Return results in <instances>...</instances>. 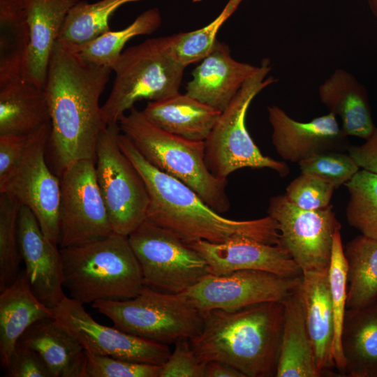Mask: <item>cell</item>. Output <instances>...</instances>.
<instances>
[{
    "label": "cell",
    "mask_w": 377,
    "mask_h": 377,
    "mask_svg": "<svg viewBox=\"0 0 377 377\" xmlns=\"http://www.w3.org/2000/svg\"><path fill=\"white\" fill-rule=\"evenodd\" d=\"M267 212L278 223L279 245L288 251L302 274L329 270L334 235L341 228L331 205L304 209L284 193L270 198Z\"/></svg>",
    "instance_id": "12"
},
{
    "label": "cell",
    "mask_w": 377,
    "mask_h": 377,
    "mask_svg": "<svg viewBox=\"0 0 377 377\" xmlns=\"http://www.w3.org/2000/svg\"><path fill=\"white\" fill-rule=\"evenodd\" d=\"M154 124L186 140L205 142L221 112L179 92L165 98L149 101L142 110Z\"/></svg>",
    "instance_id": "24"
},
{
    "label": "cell",
    "mask_w": 377,
    "mask_h": 377,
    "mask_svg": "<svg viewBox=\"0 0 377 377\" xmlns=\"http://www.w3.org/2000/svg\"><path fill=\"white\" fill-rule=\"evenodd\" d=\"M29 45L22 78L43 88L52 50L72 7L79 0H24Z\"/></svg>",
    "instance_id": "20"
},
{
    "label": "cell",
    "mask_w": 377,
    "mask_h": 377,
    "mask_svg": "<svg viewBox=\"0 0 377 377\" xmlns=\"http://www.w3.org/2000/svg\"><path fill=\"white\" fill-rule=\"evenodd\" d=\"M22 205L12 195L0 193V291L9 286L20 272L17 221Z\"/></svg>",
    "instance_id": "35"
},
{
    "label": "cell",
    "mask_w": 377,
    "mask_h": 377,
    "mask_svg": "<svg viewBox=\"0 0 377 377\" xmlns=\"http://www.w3.org/2000/svg\"><path fill=\"white\" fill-rule=\"evenodd\" d=\"M84 353V377H160L161 365Z\"/></svg>",
    "instance_id": "38"
},
{
    "label": "cell",
    "mask_w": 377,
    "mask_h": 377,
    "mask_svg": "<svg viewBox=\"0 0 377 377\" xmlns=\"http://www.w3.org/2000/svg\"><path fill=\"white\" fill-rule=\"evenodd\" d=\"M192 72L186 94L223 112L258 66L235 60L227 44L216 40Z\"/></svg>",
    "instance_id": "19"
},
{
    "label": "cell",
    "mask_w": 377,
    "mask_h": 377,
    "mask_svg": "<svg viewBox=\"0 0 377 377\" xmlns=\"http://www.w3.org/2000/svg\"><path fill=\"white\" fill-rule=\"evenodd\" d=\"M59 177L60 249L85 245L114 233L97 182L95 161H75Z\"/></svg>",
    "instance_id": "11"
},
{
    "label": "cell",
    "mask_w": 377,
    "mask_h": 377,
    "mask_svg": "<svg viewBox=\"0 0 377 377\" xmlns=\"http://www.w3.org/2000/svg\"><path fill=\"white\" fill-rule=\"evenodd\" d=\"M60 253L63 287L83 305L131 299L144 286L128 236L114 232L95 242L60 249Z\"/></svg>",
    "instance_id": "4"
},
{
    "label": "cell",
    "mask_w": 377,
    "mask_h": 377,
    "mask_svg": "<svg viewBox=\"0 0 377 377\" xmlns=\"http://www.w3.org/2000/svg\"><path fill=\"white\" fill-rule=\"evenodd\" d=\"M18 341L41 356L52 377H84V350L54 317L35 322Z\"/></svg>",
    "instance_id": "25"
},
{
    "label": "cell",
    "mask_w": 377,
    "mask_h": 377,
    "mask_svg": "<svg viewBox=\"0 0 377 377\" xmlns=\"http://www.w3.org/2000/svg\"><path fill=\"white\" fill-rule=\"evenodd\" d=\"M272 142L284 160L299 163L327 151H345L350 145L332 112L301 122L276 105L267 107Z\"/></svg>",
    "instance_id": "16"
},
{
    "label": "cell",
    "mask_w": 377,
    "mask_h": 377,
    "mask_svg": "<svg viewBox=\"0 0 377 377\" xmlns=\"http://www.w3.org/2000/svg\"><path fill=\"white\" fill-rule=\"evenodd\" d=\"M283 326L276 377H320L299 289L283 301Z\"/></svg>",
    "instance_id": "28"
},
{
    "label": "cell",
    "mask_w": 377,
    "mask_h": 377,
    "mask_svg": "<svg viewBox=\"0 0 377 377\" xmlns=\"http://www.w3.org/2000/svg\"><path fill=\"white\" fill-rule=\"evenodd\" d=\"M360 146H350L348 154L362 170L377 175V128Z\"/></svg>",
    "instance_id": "43"
},
{
    "label": "cell",
    "mask_w": 377,
    "mask_h": 377,
    "mask_svg": "<svg viewBox=\"0 0 377 377\" xmlns=\"http://www.w3.org/2000/svg\"><path fill=\"white\" fill-rule=\"evenodd\" d=\"M36 131L27 134L0 135V179L6 177L20 160Z\"/></svg>",
    "instance_id": "42"
},
{
    "label": "cell",
    "mask_w": 377,
    "mask_h": 377,
    "mask_svg": "<svg viewBox=\"0 0 377 377\" xmlns=\"http://www.w3.org/2000/svg\"><path fill=\"white\" fill-rule=\"evenodd\" d=\"M17 237L31 291L43 304L54 309L66 297L59 246L44 235L35 215L25 205L19 212Z\"/></svg>",
    "instance_id": "18"
},
{
    "label": "cell",
    "mask_w": 377,
    "mask_h": 377,
    "mask_svg": "<svg viewBox=\"0 0 377 377\" xmlns=\"http://www.w3.org/2000/svg\"><path fill=\"white\" fill-rule=\"evenodd\" d=\"M161 23L159 9L151 8L141 13L123 29L110 30L83 45L71 47L83 61L105 66L112 70L128 41L138 36L153 34Z\"/></svg>",
    "instance_id": "31"
},
{
    "label": "cell",
    "mask_w": 377,
    "mask_h": 377,
    "mask_svg": "<svg viewBox=\"0 0 377 377\" xmlns=\"http://www.w3.org/2000/svg\"><path fill=\"white\" fill-rule=\"evenodd\" d=\"M91 305L115 327L168 346L195 337L204 323L203 312L184 293H168L145 285L135 297L98 300Z\"/></svg>",
    "instance_id": "7"
},
{
    "label": "cell",
    "mask_w": 377,
    "mask_h": 377,
    "mask_svg": "<svg viewBox=\"0 0 377 377\" xmlns=\"http://www.w3.org/2000/svg\"><path fill=\"white\" fill-rule=\"evenodd\" d=\"M119 145L142 176L149 193L147 220L170 230L184 242H224L238 235L278 245L279 230L269 216L238 221L226 218L188 186L150 164L121 132Z\"/></svg>",
    "instance_id": "2"
},
{
    "label": "cell",
    "mask_w": 377,
    "mask_h": 377,
    "mask_svg": "<svg viewBox=\"0 0 377 377\" xmlns=\"http://www.w3.org/2000/svg\"><path fill=\"white\" fill-rule=\"evenodd\" d=\"M302 276L254 269L209 274L184 293L202 311H232L262 302H283L299 289Z\"/></svg>",
    "instance_id": "14"
},
{
    "label": "cell",
    "mask_w": 377,
    "mask_h": 377,
    "mask_svg": "<svg viewBox=\"0 0 377 377\" xmlns=\"http://www.w3.org/2000/svg\"><path fill=\"white\" fill-rule=\"evenodd\" d=\"M128 238L145 286L165 293H182L209 274L205 260L197 251L147 219Z\"/></svg>",
    "instance_id": "10"
},
{
    "label": "cell",
    "mask_w": 377,
    "mask_h": 377,
    "mask_svg": "<svg viewBox=\"0 0 377 377\" xmlns=\"http://www.w3.org/2000/svg\"><path fill=\"white\" fill-rule=\"evenodd\" d=\"M243 0H229L220 14L209 24L191 31L177 33L175 51L185 67L200 61L212 50L219 30Z\"/></svg>",
    "instance_id": "36"
},
{
    "label": "cell",
    "mask_w": 377,
    "mask_h": 377,
    "mask_svg": "<svg viewBox=\"0 0 377 377\" xmlns=\"http://www.w3.org/2000/svg\"><path fill=\"white\" fill-rule=\"evenodd\" d=\"M347 263V309L362 307L377 298V239L360 235L349 241Z\"/></svg>",
    "instance_id": "30"
},
{
    "label": "cell",
    "mask_w": 377,
    "mask_h": 377,
    "mask_svg": "<svg viewBox=\"0 0 377 377\" xmlns=\"http://www.w3.org/2000/svg\"><path fill=\"white\" fill-rule=\"evenodd\" d=\"M347 263L344 256L341 232L334 235L329 267V281L334 320L332 357L339 374L343 376L345 360L341 348V332L348 293Z\"/></svg>",
    "instance_id": "34"
},
{
    "label": "cell",
    "mask_w": 377,
    "mask_h": 377,
    "mask_svg": "<svg viewBox=\"0 0 377 377\" xmlns=\"http://www.w3.org/2000/svg\"><path fill=\"white\" fill-rule=\"evenodd\" d=\"M202 312V329L189 339L201 362H224L246 377L276 376L283 326V302Z\"/></svg>",
    "instance_id": "3"
},
{
    "label": "cell",
    "mask_w": 377,
    "mask_h": 377,
    "mask_svg": "<svg viewBox=\"0 0 377 377\" xmlns=\"http://www.w3.org/2000/svg\"><path fill=\"white\" fill-rule=\"evenodd\" d=\"M343 376L377 377V298L347 309L341 332Z\"/></svg>",
    "instance_id": "26"
},
{
    "label": "cell",
    "mask_w": 377,
    "mask_h": 377,
    "mask_svg": "<svg viewBox=\"0 0 377 377\" xmlns=\"http://www.w3.org/2000/svg\"><path fill=\"white\" fill-rule=\"evenodd\" d=\"M0 292V360L6 371L15 345L25 330L35 322L54 315L52 309L40 302L31 291L24 270Z\"/></svg>",
    "instance_id": "23"
},
{
    "label": "cell",
    "mask_w": 377,
    "mask_h": 377,
    "mask_svg": "<svg viewBox=\"0 0 377 377\" xmlns=\"http://www.w3.org/2000/svg\"><path fill=\"white\" fill-rule=\"evenodd\" d=\"M112 71L83 61L70 45L54 44L43 89L51 123L47 149L58 177L75 161L96 162L97 142L108 126L100 98Z\"/></svg>",
    "instance_id": "1"
},
{
    "label": "cell",
    "mask_w": 377,
    "mask_h": 377,
    "mask_svg": "<svg viewBox=\"0 0 377 377\" xmlns=\"http://www.w3.org/2000/svg\"><path fill=\"white\" fill-rule=\"evenodd\" d=\"M270 71L269 60H263L221 112L205 141L207 165L217 178L227 179L231 173L244 168H269L281 177H286L290 172L286 162L262 154L246 126V112L251 101L263 89L276 81L273 77H267Z\"/></svg>",
    "instance_id": "8"
},
{
    "label": "cell",
    "mask_w": 377,
    "mask_h": 377,
    "mask_svg": "<svg viewBox=\"0 0 377 377\" xmlns=\"http://www.w3.org/2000/svg\"><path fill=\"white\" fill-rule=\"evenodd\" d=\"M118 124L150 164L188 186L218 213L229 210L228 180L217 178L209 170L205 142L186 140L163 131L135 107L120 117Z\"/></svg>",
    "instance_id": "5"
},
{
    "label": "cell",
    "mask_w": 377,
    "mask_h": 377,
    "mask_svg": "<svg viewBox=\"0 0 377 377\" xmlns=\"http://www.w3.org/2000/svg\"><path fill=\"white\" fill-rule=\"evenodd\" d=\"M344 185L349 193L348 223L362 235L377 239V175L362 169Z\"/></svg>",
    "instance_id": "33"
},
{
    "label": "cell",
    "mask_w": 377,
    "mask_h": 377,
    "mask_svg": "<svg viewBox=\"0 0 377 377\" xmlns=\"http://www.w3.org/2000/svg\"><path fill=\"white\" fill-rule=\"evenodd\" d=\"M50 122L43 88L23 78L0 84V135L30 133Z\"/></svg>",
    "instance_id": "27"
},
{
    "label": "cell",
    "mask_w": 377,
    "mask_h": 377,
    "mask_svg": "<svg viewBox=\"0 0 377 377\" xmlns=\"http://www.w3.org/2000/svg\"><path fill=\"white\" fill-rule=\"evenodd\" d=\"M177 34L151 38L128 47L112 68V89L102 105L107 124L120 117L140 100L159 101L179 92L185 66L177 59Z\"/></svg>",
    "instance_id": "6"
},
{
    "label": "cell",
    "mask_w": 377,
    "mask_h": 377,
    "mask_svg": "<svg viewBox=\"0 0 377 377\" xmlns=\"http://www.w3.org/2000/svg\"><path fill=\"white\" fill-rule=\"evenodd\" d=\"M50 131V122L36 131L20 160L6 177L0 179V193L12 195L28 207L44 235L58 245L61 188L59 177L46 161Z\"/></svg>",
    "instance_id": "13"
},
{
    "label": "cell",
    "mask_w": 377,
    "mask_h": 377,
    "mask_svg": "<svg viewBox=\"0 0 377 377\" xmlns=\"http://www.w3.org/2000/svg\"><path fill=\"white\" fill-rule=\"evenodd\" d=\"M333 185L316 176L301 173L290 182L286 195L295 205L308 210L320 209L330 205Z\"/></svg>",
    "instance_id": "39"
},
{
    "label": "cell",
    "mask_w": 377,
    "mask_h": 377,
    "mask_svg": "<svg viewBox=\"0 0 377 377\" xmlns=\"http://www.w3.org/2000/svg\"><path fill=\"white\" fill-rule=\"evenodd\" d=\"M52 310L54 318L89 353L156 365L163 364L171 353L168 345L100 324L69 297Z\"/></svg>",
    "instance_id": "15"
},
{
    "label": "cell",
    "mask_w": 377,
    "mask_h": 377,
    "mask_svg": "<svg viewBox=\"0 0 377 377\" xmlns=\"http://www.w3.org/2000/svg\"><path fill=\"white\" fill-rule=\"evenodd\" d=\"M188 244L205 260L211 274L223 275L243 269L265 271L287 277L303 274L282 246L246 236L238 235L221 243L198 240Z\"/></svg>",
    "instance_id": "17"
},
{
    "label": "cell",
    "mask_w": 377,
    "mask_h": 377,
    "mask_svg": "<svg viewBox=\"0 0 377 377\" xmlns=\"http://www.w3.org/2000/svg\"><path fill=\"white\" fill-rule=\"evenodd\" d=\"M367 3L372 14L377 18V0H367Z\"/></svg>",
    "instance_id": "45"
},
{
    "label": "cell",
    "mask_w": 377,
    "mask_h": 377,
    "mask_svg": "<svg viewBox=\"0 0 377 377\" xmlns=\"http://www.w3.org/2000/svg\"><path fill=\"white\" fill-rule=\"evenodd\" d=\"M203 1V0H193V1L195 2H195H200V1Z\"/></svg>",
    "instance_id": "46"
},
{
    "label": "cell",
    "mask_w": 377,
    "mask_h": 377,
    "mask_svg": "<svg viewBox=\"0 0 377 377\" xmlns=\"http://www.w3.org/2000/svg\"><path fill=\"white\" fill-rule=\"evenodd\" d=\"M301 173L320 178L337 189L348 182L359 170L354 159L344 151H327L299 163Z\"/></svg>",
    "instance_id": "37"
},
{
    "label": "cell",
    "mask_w": 377,
    "mask_h": 377,
    "mask_svg": "<svg viewBox=\"0 0 377 377\" xmlns=\"http://www.w3.org/2000/svg\"><path fill=\"white\" fill-rule=\"evenodd\" d=\"M322 103L341 120L346 136L364 140L374 133L375 126L365 87L350 73L335 70L319 87Z\"/></svg>",
    "instance_id": "22"
},
{
    "label": "cell",
    "mask_w": 377,
    "mask_h": 377,
    "mask_svg": "<svg viewBox=\"0 0 377 377\" xmlns=\"http://www.w3.org/2000/svg\"><path fill=\"white\" fill-rule=\"evenodd\" d=\"M305 321L321 376L334 374V320L329 270L303 274L299 288Z\"/></svg>",
    "instance_id": "21"
},
{
    "label": "cell",
    "mask_w": 377,
    "mask_h": 377,
    "mask_svg": "<svg viewBox=\"0 0 377 377\" xmlns=\"http://www.w3.org/2000/svg\"><path fill=\"white\" fill-rule=\"evenodd\" d=\"M205 377H246L235 367L222 362L211 360L205 362Z\"/></svg>",
    "instance_id": "44"
},
{
    "label": "cell",
    "mask_w": 377,
    "mask_h": 377,
    "mask_svg": "<svg viewBox=\"0 0 377 377\" xmlns=\"http://www.w3.org/2000/svg\"><path fill=\"white\" fill-rule=\"evenodd\" d=\"M145 0H79L70 10L57 40L73 47L83 45L110 30L109 21L121 6Z\"/></svg>",
    "instance_id": "32"
},
{
    "label": "cell",
    "mask_w": 377,
    "mask_h": 377,
    "mask_svg": "<svg viewBox=\"0 0 377 377\" xmlns=\"http://www.w3.org/2000/svg\"><path fill=\"white\" fill-rule=\"evenodd\" d=\"M120 132L115 123L100 134L96 175L113 232L128 236L147 219L149 198L142 176L119 145Z\"/></svg>",
    "instance_id": "9"
},
{
    "label": "cell",
    "mask_w": 377,
    "mask_h": 377,
    "mask_svg": "<svg viewBox=\"0 0 377 377\" xmlns=\"http://www.w3.org/2000/svg\"><path fill=\"white\" fill-rule=\"evenodd\" d=\"M6 377H52L41 357L33 348L18 341L11 356Z\"/></svg>",
    "instance_id": "41"
},
{
    "label": "cell",
    "mask_w": 377,
    "mask_h": 377,
    "mask_svg": "<svg viewBox=\"0 0 377 377\" xmlns=\"http://www.w3.org/2000/svg\"><path fill=\"white\" fill-rule=\"evenodd\" d=\"M29 45L24 0H0V84L22 78Z\"/></svg>",
    "instance_id": "29"
},
{
    "label": "cell",
    "mask_w": 377,
    "mask_h": 377,
    "mask_svg": "<svg viewBox=\"0 0 377 377\" xmlns=\"http://www.w3.org/2000/svg\"><path fill=\"white\" fill-rule=\"evenodd\" d=\"M165 362L160 377H205V362H201L191 348L189 339L177 341Z\"/></svg>",
    "instance_id": "40"
}]
</instances>
